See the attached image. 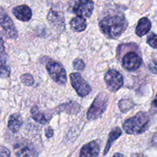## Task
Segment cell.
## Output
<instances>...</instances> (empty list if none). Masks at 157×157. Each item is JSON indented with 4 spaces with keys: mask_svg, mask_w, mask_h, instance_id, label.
<instances>
[{
    "mask_svg": "<svg viewBox=\"0 0 157 157\" xmlns=\"http://www.w3.org/2000/svg\"><path fill=\"white\" fill-rule=\"evenodd\" d=\"M100 29L109 38H119L127 29L125 18L120 15H109L100 21Z\"/></svg>",
    "mask_w": 157,
    "mask_h": 157,
    "instance_id": "1",
    "label": "cell"
},
{
    "mask_svg": "<svg viewBox=\"0 0 157 157\" xmlns=\"http://www.w3.org/2000/svg\"><path fill=\"white\" fill-rule=\"evenodd\" d=\"M150 117L144 112H139L134 117L127 119L123 124V128L127 134H140L148 129Z\"/></svg>",
    "mask_w": 157,
    "mask_h": 157,
    "instance_id": "2",
    "label": "cell"
},
{
    "mask_svg": "<svg viewBox=\"0 0 157 157\" xmlns=\"http://www.w3.org/2000/svg\"><path fill=\"white\" fill-rule=\"evenodd\" d=\"M107 102H108V96L107 94L104 92L98 94L87 111V119L89 121H94L99 118L105 111Z\"/></svg>",
    "mask_w": 157,
    "mask_h": 157,
    "instance_id": "3",
    "label": "cell"
},
{
    "mask_svg": "<svg viewBox=\"0 0 157 157\" xmlns=\"http://www.w3.org/2000/svg\"><path fill=\"white\" fill-rule=\"evenodd\" d=\"M71 82L72 87L76 90L77 94L80 97H85L88 95L91 91V87L88 83L84 81L79 73H72L70 75Z\"/></svg>",
    "mask_w": 157,
    "mask_h": 157,
    "instance_id": "4",
    "label": "cell"
},
{
    "mask_svg": "<svg viewBox=\"0 0 157 157\" xmlns=\"http://www.w3.org/2000/svg\"><path fill=\"white\" fill-rule=\"evenodd\" d=\"M48 72L54 81L59 84H64L67 81L65 69L58 62H50L46 66Z\"/></svg>",
    "mask_w": 157,
    "mask_h": 157,
    "instance_id": "5",
    "label": "cell"
},
{
    "mask_svg": "<svg viewBox=\"0 0 157 157\" xmlns=\"http://www.w3.org/2000/svg\"><path fill=\"white\" fill-rule=\"evenodd\" d=\"M106 84L109 90L111 92H116L124 85V78L122 75L117 71L109 70L104 77Z\"/></svg>",
    "mask_w": 157,
    "mask_h": 157,
    "instance_id": "6",
    "label": "cell"
},
{
    "mask_svg": "<svg viewBox=\"0 0 157 157\" xmlns=\"http://www.w3.org/2000/svg\"><path fill=\"white\" fill-rule=\"evenodd\" d=\"M14 153L17 157H38V153L32 143L21 141L14 146Z\"/></svg>",
    "mask_w": 157,
    "mask_h": 157,
    "instance_id": "7",
    "label": "cell"
},
{
    "mask_svg": "<svg viewBox=\"0 0 157 157\" xmlns=\"http://www.w3.org/2000/svg\"><path fill=\"white\" fill-rule=\"evenodd\" d=\"M48 21L52 29L58 33H61L65 29L64 15L61 12L56 10H52L48 15Z\"/></svg>",
    "mask_w": 157,
    "mask_h": 157,
    "instance_id": "8",
    "label": "cell"
},
{
    "mask_svg": "<svg viewBox=\"0 0 157 157\" xmlns=\"http://www.w3.org/2000/svg\"><path fill=\"white\" fill-rule=\"evenodd\" d=\"M94 2L92 0H79L74 6L73 11L77 15L90 18L93 13Z\"/></svg>",
    "mask_w": 157,
    "mask_h": 157,
    "instance_id": "9",
    "label": "cell"
},
{
    "mask_svg": "<svg viewBox=\"0 0 157 157\" xmlns=\"http://www.w3.org/2000/svg\"><path fill=\"white\" fill-rule=\"evenodd\" d=\"M1 26L2 32L7 38L15 39L18 37V32L13 24V21L7 14L4 13L3 10L1 14Z\"/></svg>",
    "mask_w": 157,
    "mask_h": 157,
    "instance_id": "10",
    "label": "cell"
},
{
    "mask_svg": "<svg viewBox=\"0 0 157 157\" xmlns=\"http://www.w3.org/2000/svg\"><path fill=\"white\" fill-rule=\"evenodd\" d=\"M142 64L140 56L135 52H129L124 57L122 64L124 68L127 71H135L140 67Z\"/></svg>",
    "mask_w": 157,
    "mask_h": 157,
    "instance_id": "11",
    "label": "cell"
},
{
    "mask_svg": "<svg viewBox=\"0 0 157 157\" xmlns=\"http://www.w3.org/2000/svg\"><path fill=\"white\" fill-rule=\"evenodd\" d=\"M100 144L98 140H94L83 146L80 152L79 157H98L100 154Z\"/></svg>",
    "mask_w": 157,
    "mask_h": 157,
    "instance_id": "12",
    "label": "cell"
},
{
    "mask_svg": "<svg viewBox=\"0 0 157 157\" xmlns=\"http://www.w3.org/2000/svg\"><path fill=\"white\" fill-rule=\"evenodd\" d=\"M12 12L15 18L21 21H29L32 16V10L26 5H21V6H18L14 8Z\"/></svg>",
    "mask_w": 157,
    "mask_h": 157,
    "instance_id": "13",
    "label": "cell"
},
{
    "mask_svg": "<svg viewBox=\"0 0 157 157\" xmlns=\"http://www.w3.org/2000/svg\"><path fill=\"white\" fill-rule=\"evenodd\" d=\"M151 29V21L146 17L140 18L138 21V25L136 28V34L139 37H142L147 35Z\"/></svg>",
    "mask_w": 157,
    "mask_h": 157,
    "instance_id": "14",
    "label": "cell"
},
{
    "mask_svg": "<svg viewBox=\"0 0 157 157\" xmlns=\"http://www.w3.org/2000/svg\"><path fill=\"white\" fill-rule=\"evenodd\" d=\"M21 125H22V118L19 113H14L11 115L8 122V127L11 131L15 133H17L19 131Z\"/></svg>",
    "mask_w": 157,
    "mask_h": 157,
    "instance_id": "15",
    "label": "cell"
},
{
    "mask_svg": "<svg viewBox=\"0 0 157 157\" xmlns=\"http://www.w3.org/2000/svg\"><path fill=\"white\" fill-rule=\"evenodd\" d=\"M2 48H1V76L2 78L8 77L10 74V67L8 64V59L6 53L5 52L4 48V41L2 38Z\"/></svg>",
    "mask_w": 157,
    "mask_h": 157,
    "instance_id": "16",
    "label": "cell"
},
{
    "mask_svg": "<svg viewBox=\"0 0 157 157\" xmlns=\"http://www.w3.org/2000/svg\"><path fill=\"white\" fill-rule=\"evenodd\" d=\"M121 135H122V130H121L119 127H115L114 129H113V130L110 131V134H109L108 140H107V145H106L105 149H104V156L107 154V153H108L109 150H110V147L113 145V142H114L117 139H118Z\"/></svg>",
    "mask_w": 157,
    "mask_h": 157,
    "instance_id": "17",
    "label": "cell"
},
{
    "mask_svg": "<svg viewBox=\"0 0 157 157\" xmlns=\"http://www.w3.org/2000/svg\"><path fill=\"white\" fill-rule=\"evenodd\" d=\"M70 26L71 29L75 32H83L85 30L86 27H87V22H86L85 18L81 16H78L72 18L70 22Z\"/></svg>",
    "mask_w": 157,
    "mask_h": 157,
    "instance_id": "18",
    "label": "cell"
},
{
    "mask_svg": "<svg viewBox=\"0 0 157 157\" xmlns=\"http://www.w3.org/2000/svg\"><path fill=\"white\" fill-rule=\"evenodd\" d=\"M31 113H32V117L35 121H36L37 122L40 123L41 124H44L47 123V119L45 118V117L39 111L38 107L36 106L32 107L31 109Z\"/></svg>",
    "mask_w": 157,
    "mask_h": 157,
    "instance_id": "19",
    "label": "cell"
},
{
    "mask_svg": "<svg viewBox=\"0 0 157 157\" xmlns=\"http://www.w3.org/2000/svg\"><path fill=\"white\" fill-rule=\"evenodd\" d=\"M119 106L121 111L126 112L129 110H131L133 107V104L132 103H130L128 100H123V101H121Z\"/></svg>",
    "mask_w": 157,
    "mask_h": 157,
    "instance_id": "20",
    "label": "cell"
},
{
    "mask_svg": "<svg viewBox=\"0 0 157 157\" xmlns=\"http://www.w3.org/2000/svg\"><path fill=\"white\" fill-rule=\"evenodd\" d=\"M21 81L23 84L27 86H32L34 84L33 77L30 74H25L21 75Z\"/></svg>",
    "mask_w": 157,
    "mask_h": 157,
    "instance_id": "21",
    "label": "cell"
},
{
    "mask_svg": "<svg viewBox=\"0 0 157 157\" xmlns=\"http://www.w3.org/2000/svg\"><path fill=\"white\" fill-rule=\"evenodd\" d=\"M147 43L153 48H157V35L152 34L147 38Z\"/></svg>",
    "mask_w": 157,
    "mask_h": 157,
    "instance_id": "22",
    "label": "cell"
},
{
    "mask_svg": "<svg viewBox=\"0 0 157 157\" xmlns=\"http://www.w3.org/2000/svg\"><path fill=\"white\" fill-rule=\"evenodd\" d=\"M73 66H74V68L76 69V70L82 71L83 69L84 68V67H85V64H84V62L81 59L77 58L76 60L74 61Z\"/></svg>",
    "mask_w": 157,
    "mask_h": 157,
    "instance_id": "23",
    "label": "cell"
},
{
    "mask_svg": "<svg viewBox=\"0 0 157 157\" xmlns=\"http://www.w3.org/2000/svg\"><path fill=\"white\" fill-rule=\"evenodd\" d=\"M149 69L152 73L157 74V61H152L149 64Z\"/></svg>",
    "mask_w": 157,
    "mask_h": 157,
    "instance_id": "24",
    "label": "cell"
},
{
    "mask_svg": "<svg viewBox=\"0 0 157 157\" xmlns=\"http://www.w3.org/2000/svg\"><path fill=\"white\" fill-rule=\"evenodd\" d=\"M0 157H11V153L9 149L2 146L1 147V156Z\"/></svg>",
    "mask_w": 157,
    "mask_h": 157,
    "instance_id": "25",
    "label": "cell"
},
{
    "mask_svg": "<svg viewBox=\"0 0 157 157\" xmlns=\"http://www.w3.org/2000/svg\"><path fill=\"white\" fill-rule=\"evenodd\" d=\"M54 135V131L51 127H48L45 130V136L48 138H52Z\"/></svg>",
    "mask_w": 157,
    "mask_h": 157,
    "instance_id": "26",
    "label": "cell"
},
{
    "mask_svg": "<svg viewBox=\"0 0 157 157\" xmlns=\"http://www.w3.org/2000/svg\"><path fill=\"white\" fill-rule=\"evenodd\" d=\"M113 157H126V156H124V155L121 154V153H115V154L113 155Z\"/></svg>",
    "mask_w": 157,
    "mask_h": 157,
    "instance_id": "27",
    "label": "cell"
},
{
    "mask_svg": "<svg viewBox=\"0 0 157 157\" xmlns=\"http://www.w3.org/2000/svg\"><path fill=\"white\" fill-rule=\"evenodd\" d=\"M153 106H154V107H157V94H156V98H155V100H154V101H153Z\"/></svg>",
    "mask_w": 157,
    "mask_h": 157,
    "instance_id": "28",
    "label": "cell"
}]
</instances>
